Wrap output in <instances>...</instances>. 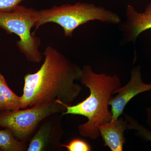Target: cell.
<instances>
[{"label":"cell","instance_id":"cell-1","mask_svg":"<svg viewBox=\"0 0 151 151\" xmlns=\"http://www.w3.org/2000/svg\"><path fill=\"white\" fill-rule=\"evenodd\" d=\"M44 61L40 69L24 76L21 109L53 103L59 100L70 105L77 99L82 86L79 81L82 68L51 46L46 47Z\"/></svg>","mask_w":151,"mask_h":151},{"label":"cell","instance_id":"cell-2","mask_svg":"<svg viewBox=\"0 0 151 151\" xmlns=\"http://www.w3.org/2000/svg\"><path fill=\"white\" fill-rule=\"evenodd\" d=\"M79 81L89 89V96L75 105H65L62 102L66 108L62 115L86 117L88 121L78 125V132L83 137L95 140L100 136L99 126L112 120L113 115L108 108L109 101L113 92L122 86V82L117 75L95 73L89 65L82 68Z\"/></svg>","mask_w":151,"mask_h":151},{"label":"cell","instance_id":"cell-3","mask_svg":"<svg viewBox=\"0 0 151 151\" xmlns=\"http://www.w3.org/2000/svg\"><path fill=\"white\" fill-rule=\"evenodd\" d=\"M95 20L113 24L121 22L117 14L92 4L78 2L73 5L55 6L50 9L36 10L33 34L42 26L53 23L61 27L65 37H71L80 26Z\"/></svg>","mask_w":151,"mask_h":151},{"label":"cell","instance_id":"cell-4","mask_svg":"<svg viewBox=\"0 0 151 151\" xmlns=\"http://www.w3.org/2000/svg\"><path fill=\"white\" fill-rule=\"evenodd\" d=\"M36 10L19 6L10 12H0V28L19 38L16 42L19 50L29 62L38 63L42 59L40 51L41 40L31 32L35 24Z\"/></svg>","mask_w":151,"mask_h":151},{"label":"cell","instance_id":"cell-5","mask_svg":"<svg viewBox=\"0 0 151 151\" xmlns=\"http://www.w3.org/2000/svg\"><path fill=\"white\" fill-rule=\"evenodd\" d=\"M66 110L63 103L57 100L50 104L27 109L1 111L0 127L10 130L17 139L26 143L45 118L62 113Z\"/></svg>","mask_w":151,"mask_h":151},{"label":"cell","instance_id":"cell-6","mask_svg":"<svg viewBox=\"0 0 151 151\" xmlns=\"http://www.w3.org/2000/svg\"><path fill=\"white\" fill-rule=\"evenodd\" d=\"M62 113L53 114L45 118L33 135L27 151H43L61 149L60 140L64 134L61 125Z\"/></svg>","mask_w":151,"mask_h":151},{"label":"cell","instance_id":"cell-7","mask_svg":"<svg viewBox=\"0 0 151 151\" xmlns=\"http://www.w3.org/2000/svg\"><path fill=\"white\" fill-rule=\"evenodd\" d=\"M141 70L140 66L133 68L129 82L113 92V94H118L111 97L109 102L113 115L111 121H115L124 113L125 107L134 97L143 92L151 91V83L146 84L143 81Z\"/></svg>","mask_w":151,"mask_h":151},{"label":"cell","instance_id":"cell-8","mask_svg":"<svg viewBox=\"0 0 151 151\" xmlns=\"http://www.w3.org/2000/svg\"><path fill=\"white\" fill-rule=\"evenodd\" d=\"M128 126L129 122L126 119L119 117L99 126L98 129L104 141V146L112 151H123L126 142L124 132L128 130Z\"/></svg>","mask_w":151,"mask_h":151},{"label":"cell","instance_id":"cell-9","mask_svg":"<svg viewBox=\"0 0 151 151\" xmlns=\"http://www.w3.org/2000/svg\"><path fill=\"white\" fill-rule=\"evenodd\" d=\"M126 14L124 31L129 41L135 42L141 33L151 29V3L142 13L138 12L133 6L129 5Z\"/></svg>","mask_w":151,"mask_h":151},{"label":"cell","instance_id":"cell-10","mask_svg":"<svg viewBox=\"0 0 151 151\" xmlns=\"http://www.w3.org/2000/svg\"><path fill=\"white\" fill-rule=\"evenodd\" d=\"M19 109H21V96L11 90L0 72V112Z\"/></svg>","mask_w":151,"mask_h":151},{"label":"cell","instance_id":"cell-11","mask_svg":"<svg viewBox=\"0 0 151 151\" xmlns=\"http://www.w3.org/2000/svg\"><path fill=\"white\" fill-rule=\"evenodd\" d=\"M0 148L4 151H23L27 150L26 143L19 140L10 130H0Z\"/></svg>","mask_w":151,"mask_h":151},{"label":"cell","instance_id":"cell-12","mask_svg":"<svg viewBox=\"0 0 151 151\" xmlns=\"http://www.w3.org/2000/svg\"><path fill=\"white\" fill-rule=\"evenodd\" d=\"M125 119L129 122L128 130L137 131L138 137L145 142H151V131L140 125L137 120L127 113H123Z\"/></svg>","mask_w":151,"mask_h":151},{"label":"cell","instance_id":"cell-13","mask_svg":"<svg viewBox=\"0 0 151 151\" xmlns=\"http://www.w3.org/2000/svg\"><path fill=\"white\" fill-rule=\"evenodd\" d=\"M63 147L68 151H90L92 150L91 146L88 143L79 139H74L70 141L68 145L61 144Z\"/></svg>","mask_w":151,"mask_h":151},{"label":"cell","instance_id":"cell-14","mask_svg":"<svg viewBox=\"0 0 151 151\" xmlns=\"http://www.w3.org/2000/svg\"><path fill=\"white\" fill-rule=\"evenodd\" d=\"M24 0H0V12H10L14 10Z\"/></svg>","mask_w":151,"mask_h":151},{"label":"cell","instance_id":"cell-15","mask_svg":"<svg viewBox=\"0 0 151 151\" xmlns=\"http://www.w3.org/2000/svg\"><path fill=\"white\" fill-rule=\"evenodd\" d=\"M146 111L147 117L146 123L151 131V105L146 108Z\"/></svg>","mask_w":151,"mask_h":151},{"label":"cell","instance_id":"cell-16","mask_svg":"<svg viewBox=\"0 0 151 151\" xmlns=\"http://www.w3.org/2000/svg\"><path fill=\"white\" fill-rule=\"evenodd\" d=\"M2 151V150L1 149V148H0V151Z\"/></svg>","mask_w":151,"mask_h":151}]
</instances>
